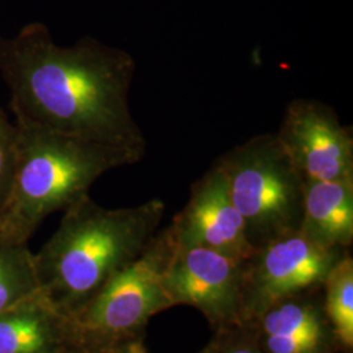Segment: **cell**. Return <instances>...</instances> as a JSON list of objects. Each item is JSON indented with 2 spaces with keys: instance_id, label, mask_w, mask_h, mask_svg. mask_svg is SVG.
<instances>
[{
  "instance_id": "obj_1",
  "label": "cell",
  "mask_w": 353,
  "mask_h": 353,
  "mask_svg": "<svg viewBox=\"0 0 353 353\" xmlns=\"http://www.w3.org/2000/svg\"><path fill=\"white\" fill-rule=\"evenodd\" d=\"M137 62L96 38L58 45L32 23L0 37V76L14 119L145 154L147 141L130 108Z\"/></svg>"
},
{
  "instance_id": "obj_2",
  "label": "cell",
  "mask_w": 353,
  "mask_h": 353,
  "mask_svg": "<svg viewBox=\"0 0 353 353\" xmlns=\"http://www.w3.org/2000/svg\"><path fill=\"white\" fill-rule=\"evenodd\" d=\"M152 199L105 208L89 195L63 211L59 227L34 252L38 288L65 316H74L147 248L164 217Z\"/></svg>"
},
{
  "instance_id": "obj_3",
  "label": "cell",
  "mask_w": 353,
  "mask_h": 353,
  "mask_svg": "<svg viewBox=\"0 0 353 353\" xmlns=\"http://www.w3.org/2000/svg\"><path fill=\"white\" fill-rule=\"evenodd\" d=\"M17 164L0 211V241L28 243L41 223L89 195L105 173L137 164L143 154L14 119Z\"/></svg>"
},
{
  "instance_id": "obj_4",
  "label": "cell",
  "mask_w": 353,
  "mask_h": 353,
  "mask_svg": "<svg viewBox=\"0 0 353 353\" xmlns=\"http://www.w3.org/2000/svg\"><path fill=\"white\" fill-rule=\"evenodd\" d=\"M216 165L227 181L254 248L297 230L305 181L275 134H262L223 154Z\"/></svg>"
},
{
  "instance_id": "obj_5",
  "label": "cell",
  "mask_w": 353,
  "mask_h": 353,
  "mask_svg": "<svg viewBox=\"0 0 353 353\" xmlns=\"http://www.w3.org/2000/svg\"><path fill=\"white\" fill-rule=\"evenodd\" d=\"M174 249L169 228L159 230L137 259L70 316L80 353L140 336L152 316L173 307L165 274Z\"/></svg>"
},
{
  "instance_id": "obj_6",
  "label": "cell",
  "mask_w": 353,
  "mask_h": 353,
  "mask_svg": "<svg viewBox=\"0 0 353 353\" xmlns=\"http://www.w3.org/2000/svg\"><path fill=\"white\" fill-rule=\"evenodd\" d=\"M347 252L319 245L299 229L259 245L245 263L243 325L284 299L319 290Z\"/></svg>"
},
{
  "instance_id": "obj_7",
  "label": "cell",
  "mask_w": 353,
  "mask_h": 353,
  "mask_svg": "<svg viewBox=\"0 0 353 353\" xmlns=\"http://www.w3.org/2000/svg\"><path fill=\"white\" fill-rule=\"evenodd\" d=\"M245 263L211 249L176 245L165 274L170 301L196 307L216 332L243 325Z\"/></svg>"
},
{
  "instance_id": "obj_8",
  "label": "cell",
  "mask_w": 353,
  "mask_h": 353,
  "mask_svg": "<svg viewBox=\"0 0 353 353\" xmlns=\"http://www.w3.org/2000/svg\"><path fill=\"white\" fill-rule=\"evenodd\" d=\"M274 134L305 182L353 178L352 131L327 105L293 100Z\"/></svg>"
},
{
  "instance_id": "obj_9",
  "label": "cell",
  "mask_w": 353,
  "mask_h": 353,
  "mask_svg": "<svg viewBox=\"0 0 353 353\" xmlns=\"http://www.w3.org/2000/svg\"><path fill=\"white\" fill-rule=\"evenodd\" d=\"M168 228L176 246L205 248L241 261L255 252L216 164L191 186L189 201Z\"/></svg>"
},
{
  "instance_id": "obj_10",
  "label": "cell",
  "mask_w": 353,
  "mask_h": 353,
  "mask_svg": "<svg viewBox=\"0 0 353 353\" xmlns=\"http://www.w3.org/2000/svg\"><path fill=\"white\" fill-rule=\"evenodd\" d=\"M321 288L274 303L248 323L262 352L336 353L341 350L323 307Z\"/></svg>"
},
{
  "instance_id": "obj_11",
  "label": "cell",
  "mask_w": 353,
  "mask_h": 353,
  "mask_svg": "<svg viewBox=\"0 0 353 353\" xmlns=\"http://www.w3.org/2000/svg\"><path fill=\"white\" fill-rule=\"evenodd\" d=\"M0 353H80L70 316L38 292L0 313Z\"/></svg>"
},
{
  "instance_id": "obj_12",
  "label": "cell",
  "mask_w": 353,
  "mask_h": 353,
  "mask_svg": "<svg viewBox=\"0 0 353 353\" xmlns=\"http://www.w3.org/2000/svg\"><path fill=\"white\" fill-rule=\"evenodd\" d=\"M299 230L319 245L348 249L353 242V178L305 182Z\"/></svg>"
},
{
  "instance_id": "obj_13",
  "label": "cell",
  "mask_w": 353,
  "mask_h": 353,
  "mask_svg": "<svg viewBox=\"0 0 353 353\" xmlns=\"http://www.w3.org/2000/svg\"><path fill=\"white\" fill-rule=\"evenodd\" d=\"M323 307L338 344L344 352L353 348V261L347 252L332 267L322 284Z\"/></svg>"
},
{
  "instance_id": "obj_14",
  "label": "cell",
  "mask_w": 353,
  "mask_h": 353,
  "mask_svg": "<svg viewBox=\"0 0 353 353\" xmlns=\"http://www.w3.org/2000/svg\"><path fill=\"white\" fill-rule=\"evenodd\" d=\"M38 292L34 252L29 245L0 241V313Z\"/></svg>"
},
{
  "instance_id": "obj_15",
  "label": "cell",
  "mask_w": 353,
  "mask_h": 353,
  "mask_svg": "<svg viewBox=\"0 0 353 353\" xmlns=\"http://www.w3.org/2000/svg\"><path fill=\"white\" fill-rule=\"evenodd\" d=\"M17 164V127L0 106V211L12 190Z\"/></svg>"
},
{
  "instance_id": "obj_16",
  "label": "cell",
  "mask_w": 353,
  "mask_h": 353,
  "mask_svg": "<svg viewBox=\"0 0 353 353\" xmlns=\"http://www.w3.org/2000/svg\"><path fill=\"white\" fill-rule=\"evenodd\" d=\"M217 353H263L255 341L250 325L217 331L214 341Z\"/></svg>"
},
{
  "instance_id": "obj_17",
  "label": "cell",
  "mask_w": 353,
  "mask_h": 353,
  "mask_svg": "<svg viewBox=\"0 0 353 353\" xmlns=\"http://www.w3.org/2000/svg\"><path fill=\"white\" fill-rule=\"evenodd\" d=\"M83 353H150L145 344H144V338L143 335L131 338L127 341H119L112 345H106L97 350H92Z\"/></svg>"
},
{
  "instance_id": "obj_18",
  "label": "cell",
  "mask_w": 353,
  "mask_h": 353,
  "mask_svg": "<svg viewBox=\"0 0 353 353\" xmlns=\"http://www.w3.org/2000/svg\"><path fill=\"white\" fill-rule=\"evenodd\" d=\"M199 353H217V350H216V347H214V341H211V343L203 350L202 352Z\"/></svg>"
}]
</instances>
